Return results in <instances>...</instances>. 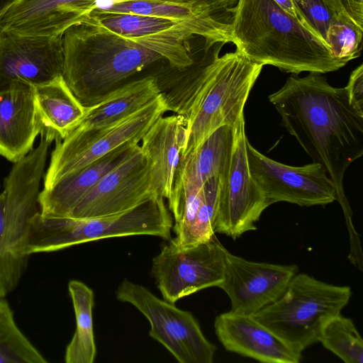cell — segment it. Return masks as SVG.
I'll list each match as a JSON object with an SVG mask.
<instances>
[{
	"label": "cell",
	"mask_w": 363,
	"mask_h": 363,
	"mask_svg": "<svg viewBox=\"0 0 363 363\" xmlns=\"http://www.w3.org/2000/svg\"><path fill=\"white\" fill-rule=\"evenodd\" d=\"M228 13H231V43L252 62L293 74H325L345 65L274 0H238Z\"/></svg>",
	"instance_id": "obj_3"
},
{
	"label": "cell",
	"mask_w": 363,
	"mask_h": 363,
	"mask_svg": "<svg viewBox=\"0 0 363 363\" xmlns=\"http://www.w3.org/2000/svg\"><path fill=\"white\" fill-rule=\"evenodd\" d=\"M269 100L282 125L313 162L325 169L346 220L352 224L343 179L347 167L363 155V113L350 104L345 87L331 86L319 73L292 74Z\"/></svg>",
	"instance_id": "obj_2"
},
{
	"label": "cell",
	"mask_w": 363,
	"mask_h": 363,
	"mask_svg": "<svg viewBox=\"0 0 363 363\" xmlns=\"http://www.w3.org/2000/svg\"><path fill=\"white\" fill-rule=\"evenodd\" d=\"M363 29L347 18L336 16L327 34L326 44L332 55L347 64L362 51Z\"/></svg>",
	"instance_id": "obj_29"
},
{
	"label": "cell",
	"mask_w": 363,
	"mask_h": 363,
	"mask_svg": "<svg viewBox=\"0 0 363 363\" xmlns=\"http://www.w3.org/2000/svg\"><path fill=\"white\" fill-rule=\"evenodd\" d=\"M298 271L296 264L249 261L228 252L218 287L228 296L231 311L252 315L277 301Z\"/></svg>",
	"instance_id": "obj_15"
},
{
	"label": "cell",
	"mask_w": 363,
	"mask_h": 363,
	"mask_svg": "<svg viewBox=\"0 0 363 363\" xmlns=\"http://www.w3.org/2000/svg\"><path fill=\"white\" fill-rule=\"evenodd\" d=\"M184 139V121L177 114L159 117L141 139L152 191L164 199L170 196Z\"/></svg>",
	"instance_id": "obj_19"
},
{
	"label": "cell",
	"mask_w": 363,
	"mask_h": 363,
	"mask_svg": "<svg viewBox=\"0 0 363 363\" xmlns=\"http://www.w3.org/2000/svg\"><path fill=\"white\" fill-rule=\"evenodd\" d=\"M216 336L231 352L266 363H298L296 353L251 314L230 311L217 316Z\"/></svg>",
	"instance_id": "obj_17"
},
{
	"label": "cell",
	"mask_w": 363,
	"mask_h": 363,
	"mask_svg": "<svg viewBox=\"0 0 363 363\" xmlns=\"http://www.w3.org/2000/svg\"><path fill=\"white\" fill-rule=\"evenodd\" d=\"M53 140L41 134L38 145L14 163L0 194V297L18 285L29 256L24 254L28 224L38 211L40 184Z\"/></svg>",
	"instance_id": "obj_6"
},
{
	"label": "cell",
	"mask_w": 363,
	"mask_h": 363,
	"mask_svg": "<svg viewBox=\"0 0 363 363\" xmlns=\"http://www.w3.org/2000/svg\"><path fill=\"white\" fill-rule=\"evenodd\" d=\"M43 125L38 113L34 87L14 82L0 90V155L16 163L33 149Z\"/></svg>",
	"instance_id": "obj_18"
},
{
	"label": "cell",
	"mask_w": 363,
	"mask_h": 363,
	"mask_svg": "<svg viewBox=\"0 0 363 363\" xmlns=\"http://www.w3.org/2000/svg\"><path fill=\"white\" fill-rule=\"evenodd\" d=\"M169 111L161 93L141 109L113 125L86 131H72L55 141L43 176V188L76 173L115 149L140 143L152 124Z\"/></svg>",
	"instance_id": "obj_8"
},
{
	"label": "cell",
	"mask_w": 363,
	"mask_h": 363,
	"mask_svg": "<svg viewBox=\"0 0 363 363\" xmlns=\"http://www.w3.org/2000/svg\"><path fill=\"white\" fill-rule=\"evenodd\" d=\"M338 17L347 18L363 29V0H323Z\"/></svg>",
	"instance_id": "obj_31"
},
{
	"label": "cell",
	"mask_w": 363,
	"mask_h": 363,
	"mask_svg": "<svg viewBox=\"0 0 363 363\" xmlns=\"http://www.w3.org/2000/svg\"><path fill=\"white\" fill-rule=\"evenodd\" d=\"M194 35L212 47L228 40V26L215 16H203L157 33L125 38L86 20L62 35V76L81 103L89 106L160 60L179 70L190 67L194 60L189 40Z\"/></svg>",
	"instance_id": "obj_1"
},
{
	"label": "cell",
	"mask_w": 363,
	"mask_h": 363,
	"mask_svg": "<svg viewBox=\"0 0 363 363\" xmlns=\"http://www.w3.org/2000/svg\"><path fill=\"white\" fill-rule=\"evenodd\" d=\"M161 93L156 78L150 76L121 85L86 106L83 118L72 131L113 125L141 109Z\"/></svg>",
	"instance_id": "obj_21"
},
{
	"label": "cell",
	"mask_w": 363,
	"mask_h": 363,
	"mask_svg": "<svg viewBox=\"0 0 363 363\" xmlns=\"http://www.w3.org/2000/svg\"><path fill=\"white\" fill-rule=\"evenodd\" d=\"M17 325L5 298H0V363H46Z\"/></svg>",
	"instance_id": "obj_26"
},
{
	"label": "cell",
	"mask_w": 363,
	"mask_h": 363,
	"mask_svg": "<svg viewBox=\"0 0 363 363\" xmlns=\"http://www.w3.org/2000/svg\"><path fill=\"white\" fill-rule=\"evenodd\" d=\"M134 145L115 149L80 171L64 177L48 188H43L38 196L40 214L69 217L81 201Z\"/></svg>",
	"instance_id": "obj_20"
},
{
	"label": "cell",
	"mask_w": 363,
	"mask_h": 363,
	"mask_svg": "<svg viewBox=\"0 0 363 363\" xmlns=\"http://www.w3.org/2000/svg\"><path fill=\"white\" fill-rule=\"evenodd\" d=\"M0 298H1V297H0Z\"/></svg>",
	"instance_id": "obj_36"
},
{
	"label": "cell",
	"mask_w": 363,
	"mask_h": 363,
	"mask_svg": "<svg viewBox=\"0 0 363 363\" xmlns=\"http://www.w3.org/2000/svg\"><path fill=\"white\" fill-rule=\"evenodd\" d=\"M164 1L185 4L201 9L215 16V14L223 11L228 13L230 8L234 7L238 0H162Z\"/></svg>",
	"instance_id": "obj_33"
},
{
	"label": "cell",
	"mask_w": 363,
	"mask_h": 363,
	"mask_svg": "<svg viewBox=\"0 0 363 363\" xmlns=\"http://www.w3.org/2000/svg\"><path fill=\"white\" fill-rule=\"evenodd\" d=\"M62 36L0 30V90L14 82L36 86L62 75Z\"/></svg>",
	"instance_id": "obj_14"
},
{
	"label": "cell",
	"mask_w": 363,
	"mask_h": 363,
	"mask_svg": "<svg viewBox=\"0 0 363 363\" xmlns=\"http://www.w3.org/2000/svg\"><path fill=\"white\" fill-rule=\"evenodd\" d=\"M318 342L346 363L363 362V340L352 319L340 313L323 326Z\"/></svg>",
	"instance_id": "obj_27"
},
{
	"label": "cell",
	"mask_w": 363,
	"mask_h": 363,
	"mask_svg": "<svg viewBox=\"0 0 363 363\" xmlns=\"http://www.w3.org/2000/svg\"><path fill=\"white\" fill-rule=\"evenodd\" d=\"M43 130L54 140L64 139L83 118L86 106L75 96L62 75L33 86Z\"/></svg>",
	"instance_id": "obj_22"
},
{
	"label": "cell",
	"mask_w": 363,
	"mask_h": 363,
	"mask_svg": "<svg viewBox=\"0 0 363 363\" xmlns=\"http://www.w3.org/2000/svg\"><path fill=\"white\" fill-rule=\"evenodd\" d=\"M251 175L268 203L301 206H324L337 201L335 186L323 167L315 162L290 166L275 161L246 143Z\"/></svg>",
	"instance_id": "obj_12"
},
{
	"label": "cell",
	"mask_w": 363,
	"mask_h": 363,
	"mask_svg": "<svg viewBox=\"0 0 363 363\" xmlns=\"http://www.w3.org/2000/svg\"><path fill=\"white\" fill-rule=\"evenodd\" d=\"M292 1L298 19L326 44L328 30L336 16L323 0Z\"/></svg>",
	"instance_id": "obj_30"
},
{
	"label": "cell",
	"mask_w": 363,
	"mask_h": 363,
	"mask_svg": "<svg viewBox=\"0 0 363 363\" xmlns=\"http://www.w3.org/2000/svg\"><path fill=\"white\" fill-rule=\"evenodd\" d=\"M17 0H0V16L1 15Z\"/></svg>",
	"instance_id": "obj_35"
},
{
	"label": "cell",
	"mask_w": 363,
	"mask_h": 363,
	"mask_svg": "<svg viewBox=\"0 0 363 363\" xmlns=\"http://www.w3.org/2000/svg\"><path fill=\"white\" fill-rule=\"evenodd\" d=\"M351 296L350 286L296 273L277 301L252 315L301 354L306 347L318 342L323 326L340 313Z\"/></svg>",
	"instance_id": "obj_7"
},
{
	"label": "cell",
	"mask_w": 363,
	"mask_h": 363,
	"mask_svg": "<svg viewBox=\"0 0 363 363\" xmlns=\"http://www.w3.org/2000/svg\"><path fill=\"white\" fill-rule=\"evenodd\" d=\"M228 252L215 235L184 249L177 248L169 240L152 264V273L164 300L174 303L202 289L218 287L224 279Z\"/></svg>",
	"instance_id": "obj_10"
},
{
	"label": "cell",
	"mask_w": 363,
	"mask_h": 363,
	"mask_svg": "<svg viewBox=\"0 0 363 363\" xmlns=\"http://www.w3.org/2000/svg\"><path fill=\"white\" fill-rule=\"evenodd\" d=\"M223 45L179 92L165 96L169 111L182 117L184 139L180 156L198 148L223 125L236 126L263 66L235 50L219 57Z\"/></svg>",
	"instance_id": "obj_4"
},
{
	"label": "cell",
	"mask_w": 363,
	"mask_h": 363,
	"mask_svg": "<svg viewBox=\"0 0 363 363\" xmlns=\"http://www.w3.org/2000/svg\"><path fill=\"white\" fill-rule=\"evenodd\" d=\"M245 118L236 127L228 168L222 178L213 229L233 239L256 230L255 223L269 206L264 193L250 172Z\"/></svg>",
	"instance_id": "obj_11"
},
{
	"label": "cell",
	"mask_w": 363,
	"mask_h": 363,
	"mask_svg": "<svg viewBox=\"0 0 363 363\" xmlns=\"http://www.w3.org/2000/svg\"><path fill=\"white\" fill-rule=\"evenodd\" d=\"M155 195L147 160L138 144L101 178L69 217L93 218L119 213Z\"/></svg>",
	"instance_id": "obj_13"
},
{
	"label": "cell",
	"mask_w": 363,
	"mask_h": 363,
	"mask_svg": "<svg viewBox=\"0 0 363 363\" xmlns=\"http://www.w3.org/2000/svg\"><path fill=\"white\" fill-rule=\"evenodd\" d=\"M104 9L110 12L134 13L177 21L212 16L191 6L162 0H119Z\"/></svg>",
	"instance_id": "obj_28"
},
{
	"label": "cell",
	"mask_w": 363,
	"mask_h": 363,
	"mask_svg": "<svg viewBox=\"0 0 363 363\" xmlns=\"http://www.w3.org/2000/svg\"><path fill=\"white\" fill-rule=\"evenodd\" d=\"M160 196L119 213L93 218L45 216L30 218L24 254L50 252L97 240L147 235L171 239L173 222Z\"/></svg>",
	"instance_id": "obj_5"
},
{
	"label": "cell",
	"mask_w": 363,
	"mask_h": 363,
	"mask_svg": "<svg viewBox=\"0 0 363 363\" xmlns=\"http://www.w3.org/2000/svg\"><path fill=\"white\" fill-rule=\"evenodd\" d=\"M97 0H17L0 16V30L28 35L62 36L86 21Z\"/></svg>",
	"instance_id": "obj_16"
},
{
	"label": "cell",
	"mask_w": 363,
	"mask_h": 363,
	"mask_svg": "<svg viewBox=\"0 0 363 363\" xmlns=\"http://www.w3.org/2000/svg\"><path fill=\"white\" fill-rule=\"evenodd\" d=\"M350 104L363 113V65L355 68L350 76L347 85L345 87Z\"/></svg>",
	"instance_id": "obj_32"
},
{
	"label": "cell",
	"mask_w": 363,
	"mask_h": 363,
	"mask_svg": "<svg viewBox=\"0 0 363 363\" xmlns=\"http://www.w3.org/2000/svg\"><path fill=\"white\" fill-rule=\"evenodd\" d=\"M68 290L76 318V330L65 351L67 363H93L96 350L94 340L92 308L94 292L84 283L71 280Z\"/></svg>",
	"instance_id": "obj_24"
},
{
	"label": "cell",
	"mask_w": 363,
	"mask_h": 363,
	"mask_svg": "<svg viewBox=\"0 0 363 363\" xmlns=\"http://www.w3.org/2000/svg\"><path fill=\"white\" fill-rule=\"evenodd\" d=\"M281 8L293 16L297 18L296 12L292 0H274Z\"/></svg>",
	"instance_id": "obj_34"
},
{
	"label": "cell",
	"mask_w": 363,
	"mask_h": 363,
	"mask_svg": "<svg viewBox=\"0 0 363 363\" xmlns=\"http://www.w3.org/2000/svg\"><path fill=\"white\" fill-rule=\"evenodd\" d=\"M116 298L140 311L150 325L149 335L161 343L179 363H212L216 346L204 336L189 311L162 300L146 287L124 279Z\"/></svg>",
	"instance_id": "obj_9"
},
{
	"label": "cell",
	"mask_w": 363,
	"mask_h": 363,
	"mask_svg": "<svg viewBox=\"0 0 363 363\" xmlns=\"http://www.w3.org/2000/svg\"><path fill=\"white\" fill-rule=\"evenodd\" d=\"M86 20L125 38H138L157 33L182 21L134 13L110 12L99 7L90 13Z\"/></svg>",
	"instance_id": "obj_25"
},
{
	"label": "cell",
	"mask_w": 363,
	"mask_h": 363,
	"mask_svg": "<svg viewBox=\"0 0 363 363\" xmlns=\"http://www.w3.org/2000/svg\"><path fill=\"white\" fill-rule=\"evenodd\" d=\"M237 125L220 127L195 150L180 156L174 180L201 186L211 178L223 177L230 161Z\"/></svg>",
	"instance_id": "obj_23"
}]
</instances>
